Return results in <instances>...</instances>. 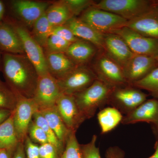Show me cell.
Segmentation results:
<instances>
[{"instance_id":"cell-8","label":"cell","mask_w":158,"mask_h":158,"mask_svg":"<svg viewBox=\"0 0 158 158\" xmlns=\"http://www.w3.org/2000/svg\"><path fill=\"white\" fill-rule=\"evenodd\" d=\"M49 6L48 2L40 1L12 0L7 2L11 17L18 19L30 28L45 13Z\"/></svg>"},{"instance_id":"cell-21","label":"cell","mask_w":158,"mask_h":158,"mask_svg":"<svg viewBox=\"0 0 158 158\" xmlns=\"http://www.w3.org/2000/svg\"><path fill=\"white\" fill-rule=\"evenodd\" d=\"M44 53L49 73L57 80L65 77L77 66L65 53Z\"/></svg>"},{"instance_id":"cell-28","label":"cell","mask_w":158,"mask_h":158,"mask_svg":"<svg viewBox=\"0 0 158 158\" xmlns=\"http://www.w3.org/2000/svg\"><path fill=\"white\" fill-rule=\"evenodd\" d=\"M131 86L140 90H146L153 97V98L158 100V67L144 78Z\"/></svg>"},{"instance_id":"cell-19","label":"cell","mask_w":158,"mask_h":158,"mask_svg":"<svg viewBox=\"0 0 158 158\" xmlns=\"http://www.w3.org/2000/svg\"><path fill=\"white\" fill-rule=\"evenodd\" d=\"M98 51L92 44L80 39L71 44L65 53L76 65L81 66L91 61Z\"/></svg>"},{"instance_id":"cell-5","label":"cell","mask_w":158,"mask_h":158,"mask_svg":"<svg viewBox=\"0 0 158 158\" xmlns=\"http://www.w3.org/2000/svg\"><path fill=\"white\" fill-rule=\"evenodd\" d=\"M78 19L103 34H113L126 27L128 21L117 15L93 6L82 12Z\"/></svg>"},{"instance_id":"cell-31","label":"cell","mask_w":158,"mask_h":158,"mask_svg":"<svg viewBox=\"0 0 158 158\" xmlns=\"http://www.w3.org/2000/svg\"><path fill=\"white\" fill-rule=\"evenodd\" d=\"M71 43L66 41L58 35L52 34L49 37L44 48V52L56 53L66 52Z\"/></svg>"},{"instance_id":"cell-12","label":"cell","mask_w":158,"mask_h":158,"mask_svg":"<svg viewBox=\"0 0 158 158\" xmlns=\"http://www.w3.org/2000/svg\"><path fill=\"white\" fill-rule=\"evenodd\" d=\"M113 34L123 38L133 53L135 55L155 56L158 52V39L144 37L127 27Z\"/></svg>"},{"instance_id":"cell-4","label":"cell","mask_w":158,"mask_h":158,"mask_svg":"<svg viewBox=\"0 0 158 158\" xmlns=\"http://www.w3.org/2000/svg\"><path fill=\"white\" fill-rule=\"evenodd\" d=\"M98 80L113 88L128 85L125 78L122 67L99 50L94 60L92 69Z\"/></svg>"},{"instance_id":"cell-27","label":"cell","mask_w":158,"mask_h":158,"mask_svg":"<svg viewBox=\"0 0 158 158\" xmlns=\"http://www.w3.org/2000/svg\"><path fill=\"white\" fill-rule=\"evenodd\" d=\"M33 121L35 124L44 131L47 136L49 143H51L55 146L61 156L65 149V145L59 141L56 134L49 125L44 116H43L39 110L34 113L33 116Z\"/></svg>"},{"instance_id":"cell-20","label":"cell","mask_w":158,"mask_h":158,"mask_svg":"<svg viewBox=\"0 0 158 158\" xmlns=\"http://www.w3.org/2000/svg\"><path fill=\"white\" fill-rule=\"evenodd\" d=\"M0 50L3 53L25 54L22 42L16 31L4 21L0 23Z\"/></svg>"},{"instance_id":"cell-14","label":"cell","mask_w":158,"mask_h":158,"mask_svg":"<svg viewBox=\"0 0 158 158\" xmlns=\"http://www.w3.org/2000/svg\"><path fill=\"white\" fill-rule=\"evenodd\" d=\"M158 67L154 57L134 54L123 69L126 81L131 85L144 78Z\"/></svg>"},{"instance_id":"cell-1","label":"cell","mask_w":158,"mask_h":158,"mask_svg":"<svg viewBox=\"0 0 158 158\" xmlns=\"http://www.w3.org/2000/svg\"><path fill=\"white\" fill-rule=\"evenodd\" d=\"M1 71L15 93L33 98L39 75L26 54L3 53Z\"/></svg>"},{"instance_id":"cell-30","label":"cell","mask_w":158,"mask_h":158,"mask_svg":"<svg viewBox=\"0 0 158 158\" xmlns=\"http://www.w3.org/2000/svg\"><path fill=\"white\" fill-rule=\"evenodd\" d=\"M60 158H84L76 132H71Z\"/></svg>"},{"instance_id":"cell-39","label":"cell","mask_w":158,"mask_h":158,"mask_svg":"<svg viewBox=\"0 0 158 158\" xmlns=\"http://www.w3.org/2000/svg\"><path fill=\"white\" fill-rule=\"evenodd\" d=\"M24 143L19 142L15 150L12 158H25V152Z\"/></svg>"},{"instance_id":"cell-22","label":"cell","mask_w":158,"mask_h":158,"mask_svg":"<svg viewBox=\"0 0 158 158\" xmlns=\"http://www.w3.org/2000/svg\"><path fill=\"white\" fill-rule=\"evenodd\" d=\"M39 111L44 116L59 141L65 145L71 131L63 122L56 106Z\"/></svg>"},{"instance_id":"cell-44","label":"cell","mask_w":158,"mask_h":158,"mask_svg":"<svg viewBox=\"0 0 158 158\" xmlns=\"http://www.w3.org/2000/svg\"><path fill=\"white\" fill-rule=\"evenodd\" d=\"M153 129L154 130V132L155 133L156 135V136L158 140V125L156 126H153Z\"/></svg>"},{"instance_id":"cell-6","label":"cell","mask_w":158,"mask_h":158,"mask_svg":"<svg viewBox=\"0 0 158 158\" xmlns=\"http://www.w3.org/2000/svg\"><path fill=\"white\" fill-rule=\"evenodd\" d=\"M93 6L129 21L149 10L153 6V2L148 0H101L95 2Z\"/></svg>"},{"instance_id":"cell-11","label":"cell","mask_w":158,"mask_h":158,"mask_svg":"<svg viewBox=\"0 0 158 158\" xmlns=\"http://www.w3.org/2000/svg\"><path fill=\"white\" fill-rule=\"evenodd\" d=\"M56 79L49 73L39 76L33 99L38 110L54 106L61 94Z\"/></svg>"},{"instance_id":"cell-35","label":"cell","mask_w":158,"mask_h":158,"mask_svg":"<svg viewBox=\"0 0 158 158\" xmlns=\"http://www.w3.org/2000/svg\"><path fill=\"white\" fill-rule=\"evenodd\" d=\"M52 34L58 35L71 43L76 42L81 39L75 36L70 29L65 25L54 27Z\"/></svg>"},{"instance_id":"cell-40","label":"cell","mask_w":158,"mask_h":158,"mask_svg":"<svg viewBox=\"0 0 158 158\" xmlns=\"http://www.w3.org/2000/svg\"><path fill=\"white\" fill-rule=\"evenodd\" d=\"M13 111L0 109V125L6 121L11 116Z\"/></svg>"},{"instance_id":"cell-43","label":"cell","mask_w":158,"mask_h":158,"mask_svg":"<svg viewBox=\"0 0 158 158\" xmlns=\"http://www.w3.org/2000/svg\"><path fill=\"white\" fill-rule=\"evenodd\" d=\"M155 151L153 154L148 158H158V140L156 142L155 145Z\"/></svg>"},{"instance_id":"cell-10","label":"cell","mask_w":158,"mask_h":158,"mask_svg":"<svg viewBox=\"0 0 158 158\" xmlns=\"http://www.w3.org/2000/svg\"><path fill=\"white\" fill-rule=\"evenodd\" d=\"M15 94L17 101L13 111V121L19 141L24 143L33 116L39 110L33 98Z\"/></svg>"},{"instance_id":"cell-24","label":"cell","mask_w":158,"mask_h":158,"mask_svg":"<svg viewBox=\"0 0 158 158\" xmlns=\"http://www.w3.org/2000/svg\"><path fill=\"white\" fill-rule=\"evenodd\" d=\"M13 111L11 116L0 125V149L15 151L20 142L15 128Z\"/></svg>"},{"instance_id":"cell-47","label":"cell","mask_w":158,"mask_h":158,"mask_svg":"<svg viewBox=\"0 0 158 158\" xmlns=\"http://www.w3.org/2000/svg\"><path fill=\"white\" fill-rule=\"evenodd\" d=\"M153 1L154 5H155V6H158V0H156V1Z\"/></svg>"},{"instance_id":"cell-2","label":"cell","mask_w":158,"mask_h":158,"mask_svg":"<svg viewBox=\"0 0 158 158\" xmlns=\"http://www.w3.org/2000/svg\"><path fill=\"white\" fill-rule=\"evenodd\" d=\"M112 89L97 79L88 88L73 95L78 107L86 120L92 118L98 109L108 104Z\"/></svg>"},{"instance_id":"cell-34","label":"cell","mask_w":158,"mask_h":158,"mask_svg":"<svg viewBox=\"0 0 158 158\" xmlns=\"http://www.w3.org/2000/svg\"><path fill=\"white\" fill-rule=\"evenodd\" d=\"M28 133L31 140L41 144L48 143V138L46 134L41 128L37 125L33 120L29 126Z\"/></svg>"},{"instance_id":"cell-33","label":"cell","mask_w":158,"mask_h":158,"mask_svg":"<svg viewBox=\"0 0 158 158\" xmlns=\"http://www.w3.org/2000/svg\"><path fill=\"white\" fill-rule=\"evenodd\" d=\"M97 136L94 135L89 143L80 144L84 158H101L99 148L96 145Z\"/></svg>"},{"instance_id":"cell-15","label":"cell","mask_w":158,"mask_h":158,"mask_svg":"<svg viewBox=\"0 0 158 158\" xmlns=\"http://www.w3.org/2000/svg\"><path fill=\"white\" fill-rule=\"evenodd\" d=\"M102 50L122 68L134 55L124 40L115 34H104Z\"/></svg>"},{"instance_id":"cell-16","label":"cell","mask_w":158,"mask_h":158,"mask_svg":"<svg viewBox=\"0 0 158 158\" xmlns=\"http://www.w3.org/2000/svg\"><path fill=\"white\" fill-rule=\"evenodd\" d=\"M126 27L144 37L158 39V6L153 4L148 11L128 21Z\"/></svg>"},{"instance_id":"cell-13","label":"cell","mask_w":158,"mask_h":158,"mask_svg":"<svg viewBox=\"0 0 158 158\" xmlns=\"http://www.w3.org/2000/svg\"><path fill=\"white\" fill-rule=\"evenodd\" d=\"M55 106L67 128L76 133L86 119L80 112L73 95L61 93Z\"/></svg>"},{"instance_id":"cell-3","label":"cell","mask_w":158,"mask_h":158,"mask_svg":"<svg viewBox=\"0 0 158 158\" xmlns=\"http://www.w3.org/2000/svg\"><path fill=\"white\" fill-rule=\"evenodd\" d=\"M4 21L9 23L16 31L22 42L26 56L37 69L39 76L49 73L45 53L27 29L9 16H5Z\"/></svg>"},{"instance_id":"cell-37","label":"cell","mask_w":158,"mask_h":158,"mask_svg":"<svg viewBox=\"0 0 158 158\" xmlns=\"http://www.w3.org/2000/svg\"><path fill=\"white\" fill-rule=\"evenodd\" d=\"M26 153L27 158H40L39 146L34 144L29 136L26 138L25 141Z\"/></svg>"},{"instance_id":"cell-46","label":"cell","mask_w":158,"mask_h":158,"mask_svg":"<svg viewBox=\"0 0 158 158\" xmlns=\"http://www.w3.org/2000/svg\"><path fill=\"white\" fill-rule=\"evenodd\" d=\"M155 59L156 60V62L157 63L158 65V53L156 54V55L154 57Z\"/></svg>"},{"instance_id":"cell-23","label":"cell","mask_w":158,"mask_h":158,"mask_svg":"<svg viewBox=\"0 0 158 158\" xmlns=\"http://www.w3.org/2000/svg\"><path fill=\"white\" fill-rule=\"evenodd\" d=\"M45 15L49 22L53 27L63 25L74 17L64 0L49 6Z\"/></svg>"},{"instance_id":"cell-25","label":"cell","mask_w":158,"mask_h":158,"mask_svg":"<svg viewBox=\"0 0 158 158\" xmlns=\"http://www.w3.org/2000/svg\"><path fill=\"white\" fill-rule=\"evenodd\" d=\"M118 110L113 107L104 108L97 115L102 134L110 131L121 122L123 116Z\"/></svg>"},{"instance_id":"cell-7","label":"cell","mask_w":158,"mask_h":158,"mask_svg":"<svg viewBox=\"0 0 158 158\" xmlns=\"http://www.w3.org/2000/svg\"><path fill=\"white\" fill-rule=\"evenodd\" d=\"M148 96L140 89L126 85L113 88L108 105L126 115L143 103Z\"/></svg>"},{"instance_id":"cell-9","label":"cell","mask_w":158,"mask_h":158,"mask_svg":"<svg viewBox=\"0 0 158 158\" xmlns=\"http://www.w3.org/2000/svg\"><path fill=\"white\" fill-rule=\"evenodd\" d=\"M97 79L91 69L81 65L57 81L61 93L73 95L88 88Z\"/></svg>"},{"instance_id":"cell-36","label":"cell","mask_w":158,"mask_h":158,"mask_svg":"<svg viewBox=\"0 0 158 158\" xmlns=\"http://www.w3.org/2000/svg\"><path fill=\"white\" fill-rule=\"evenodd\" d=\"M40 158H60L61 157L56 148L51 143L40 144L39 146Z\"/></svg>"},{"instance_id":"cell-42","label":"cell","mask_w":158,"mask_h":158,"mask_svg":"<svg viewBox=\"0 0 158 158\" xmlns=\"http://www.w3.org/2000/svg\"><path fill=\"white\" fill-rule=\"evenodd\" d=\"M6 13V6L5 3L0 1V23L3 21Z\"/></svg>"},{"instance_id":"cell-38","label":"cell","mask_w":158,"mask_h":158,"mask_svg":"<svg viewBox=\"0 0 158 158\" xmlns=\"http://www.w3.org/2000/svg\"><path fill=\"white\" fill-rule=\"evenodd\" d=\"M106 158H124L125 152L118 146L110 147L106 151Z\"/></svg>"},{"instance_id":"cell-41","label":"cell","mask_w":158,"mask_h":158,"mask_svg":"<svg viewBox=\"0 0 158 158\" xmlns=\"http://www.w3.org/2000/svg\"><path fill=\"white\" fill-rule=\"evenodd\" d=\"M14 152L9 150L0 149V158H12Z\"/></svg>"},{"instance_id":"cell-18","label":"cell","mask_w":158,"mask_h":158,"mask_svg":"<svg viewBox=\"0 0 158 158\" xmlns=\"http://www.w3.org/2000/svg\"><path fill=\"white\" fill-rule=\"evenodd\" d=\"M64 25L79 39L90 43L99 50L103 49L104 34L96 31L89 25L75 17L71 19Z\"/></svg>"},{"instance_id":"cell-26","label":"cell","mask_w":158,"mask_h":158,"mask_svg":"<svg viewBox=\"0 0 158 158\" xmlns=\"http://www.w3.org/2000/svg\"><path fill=\"white\" fill-rule=\"evenodd\" d=\"M53 27L49 22L45 13L34 23L31 34L35 41L44 48L52 33Z\"/></svg>"},{"instance_id":"cell-29","label":"cell","mask_w":158,"mask_h":158,"mask_svg":"<svg viewBox=\"0 0 158 158\" xmlns=\"http://www.w3.org/2000/svg\"><path fill=\"white\" fill-rule=\"evenodd\" d=\"M17 101L16 94L6 82L0 79V109L13 111Z\"/></svg>"},{"instance_id":"cell-17","label":"cell","mask_w":158,"mask_h":158,"mask_svg":"<svg viewBox=\"0 0 158 158\" xmlns=\"http://www.w3.org/2000/svg\"><path fill=\"white\" fill-rule=\"evenodd\" d=\"M139 122L152 123V126L158 125V100L147 99L131 113L123 116L121 123L124 125Z\"/></svg>"},{"instance_id":"cell-45","label":"cell","mask_w":158,"mask_h":158,"mask_svg":"<svg viewBox=\"0 0 158 158\" xmlns=\"http://www.w3.org/2000/svg\"><path fill=\"white\" fill-rule=\"evenodd\" d=\"M3 52L0 50V71L1 70V66H2V57Z\"/></svg>"},{"instance_id":"cell-32","label":"cell","mask_w":158,"mask_h":158,"mask_svg":"<svg viewBox=\"0 0 158 158\" xmlns=\"http://www.w3.org/2000/svg\"><path fill=\"white\" fill-rule=\"evenodd\" d=\"M73 16L81 15L89 7L93 6L95 1L91 0H64Z\"/></svg>"}]
</instances>
